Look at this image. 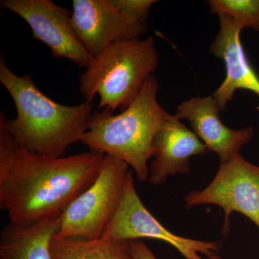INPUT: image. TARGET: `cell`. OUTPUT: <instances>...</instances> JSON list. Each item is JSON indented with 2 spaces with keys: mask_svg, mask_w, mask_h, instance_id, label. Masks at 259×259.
I'll return each instance as SVG.
<instances>
[{
  "mask_svg": "<svg viewBox=\"0 0 259 259\" xmlns=\"http://www.w3.org/2000/svg\"><path fill=\"white\" fill-rule=\"evenodd\" d=\"M0 112V207L15 224L60 218L99 176L105 155L53 157L20 147Z\"/></svg>",
  "mask_w": 259,
  "mask_h": 259,
  "instance_id": "cell-1",
  "label": "cell"
},
{
  "mask_svg": "<svg viewBox=\"0 0 259 259\" xmlns=\"http://www.w3.org/2000/svg\"><path fill=\"white\" fill-rule=\"evenodd\" d=\"M0 81L11 95L17 116L6 125L15 142L31 152L62 157L71 145L81 142L93 117V102L66 106L51 100L32 75L18 76L0 59Z\"/></svg>",
  "mask_w": 259,
  "mask_h": 259,
  "instance_id": "cell-2",
  "label": "cell"
},
{
  "mask_svg": "<svg viewBox=\"0 0 259 259\" xmlns=\"http://www.w3.org/2000/svg\"><path fill=\"white\" fill-rule=\"evenodd\" d=\"M158 90L159 83L152 75L134 101L118 115L97 110L81 141L90 151L125 162L142 182L149 178L148 162L153 158V142L168 114L158 103Z\"/></svg>",
  "mask_w": 259,
  "mask_h": 259,
  "instance_id": "cell-3",
  "label": "cell"
},
{
  "mask_svg": "<svg viewBox=\"0 0 259 259\" xmlns=\"http://www.w3.org/2000/svg\"><path fill=\"white\" fill-rule=\"evenodd\" d=\"M158 61L152 36L117 42L93 58L80 77V93L89 102L100 96L97 110L123 111L157 69Z\"/></svg>",
  "mask_w": 259,
  "mask_h": 259,
  "instance_id": "cell-4",
  "label": "cell"
},
{
  "mask_svg": "<svg viewBox=\"0 0 259 259\" xmlns=\"http://www.w3.org/2000/svg\"><path fill=\"white\" fill-rule=\"evenodd\" d=\"M130 166L105 156L93 185L71 202L61 217L57 238H101L122 199Z\"/></svg>",
  "mask_w": 259,
  "mask_h": 259,
  "instance_id": "cell-5",
  "label": "cell"
},
{
  "mask_svg": "<svg viewBox=\"0 0 259 259\" xmlns=\"http://www.w3.org/2000/svg\"><path fill=\"white\" fill-rule=\"evenodd\" d=\"M102 237L127 242L144 238L166 242L177 248L186 259H204L199 254L212 256L220 248L216 242L177 236L165 228L145 207L135 187L131 171L120 204Z\"/></svg>",
  "mask_w": 259,
  "mask_h": 259,
  "instance_id": "cell-6",
  "label": "cell"
},
{
  "mask_svg": "<svg viewBox=\"0 0 259 259\" xmlns=\"http://www.w3.org/2000/svg\"><path fill=\"white\" fill-rule=\"evenodd\" d=\"M185 201L187 208L203 204L221 207L225 212L224 234L229 231L233 212L244 214L259 228V166L241 155L221 163L212 182L203 190L187 194Z\"/></svg>",
  "mask_w": 259,
  "mask_h": 259,
  "instance_id": "cell-7",
  "label": "cell"
},
{
  "mask_svg": "<svg viewBox=\"0 0 259 259\" xmlns=\"http://www.w3.org/2000/svg\"><path fill=\"white\" fill-rule=\"evenodd\" d=\"M0 6L23 19L31 28L32 37L51 49L55 58H63L85 69L93 57L75 33L71 12L51 0H2Z\"/></svg>",
  "mask_w": 259,
  "mask_h": 259,
  "instance_id": "cell-8",
  "label": "cell"
},
{
  "mask_svg": "<svg viewBox=\"0 0 259 259\" xmlns=\"http://www.w3.org/2000/svg\"><path fill=\"white\" fill-rule=\"evenodd\" d=\"M71 23L75 33L93 58L117 42L141 38L146 24L135 21L112 0H73Z\"/></svg>",
  "mask_w": 259,
  "mask_h": 259,
  "instance_id": "cell-9",
  "label": "cell"
},
{
  "mask_svg": "<svg viewBox=\"0 0 259 259\" xmlns=\"http://www.w3.org/2000/svg\"><path fill=\"white\" fill-rule=\"evenodd\" d=\"M220 110L212 95L192 97L177 107L175 117L187 120L208 151L218 155L221 163L241 155L242 148L253 139L251 126L240 130L227 127L220 118Z\"/></svg>",
  "mask_w": 259,
  "mask_h": 259,
  "instance_id": "cell-10",
  "label": "cell"
},
{
  "mask_svg": "<svg viewBox=\"0 0 259 259\" xmlns=\"http://www.w3.org/2000/svg\"><path fill=\"white\" fill-rule=\"evenodd\" d=\"M218 18L220 30L211 44L210 52L224 61L226 75L212 95L221 112H225L237 90H248L259 97V77L243 49L242 29L227 15H220Z\"/></svg>",
  "mask_w": 259,
  "mask_h": 259,
  "instance_id": "cell-11",
  "label": "cell"
},
{
  "mask_svg": "<svg viewBox=\"0 0 259 259\" xmlns=\"http://www.w3.org/2000/svg\"><path fill=\"white\" fill-rule=\"evenodd\" d=\"M207 151L205 145L193 131L168 113L153 142L150 182L153 185H161L169 176L188 173L191 158L205 154Z\"/></svg>",
  "mask_w": 259,
  "mask_h": 259,
  "instance_id": "cell-12",
  "label": "cell"
},
{
  "mask_svg": "<svg viewBox=\"0 0 259 259\" xmlns=\"http://www.w3.org/2000/svg\"><path fill=\"white\" fill-rule=\"evenodd\" d=\"M61 217L32 223H9L2 230L0 259H51L50 244Z\"/></svg>",
  "mask_w": 259,
  "mask_h": 259,
  "instance_id": "cell-13",
  "label": "cell"
},
{
  "mask_svg": "<svg viewBox=\"0 0 259 259\" xmlns=\"http://www.w3.org/2000/svg\"><path fill=\"white\" fill-rule=\"evenodd\" d=\"M51 259H133L128 242L101 238H52L50 244Z\"/></svg>",
  "mask_w": 259,
  "mask_h": 259,
  "instance_id": "cell-14",
  "label": "cell"
},
{
  "mask_svg": "<svg viewBox=\"0 0 259 259\" xmlns=\"http://www.w3.org/2000/svg\"><path fill=\"white\" fill-rule=\"evenodd\" d=\"M210 13L230 17L242 30L259 32V0H210Z\"/></svg>",
  "mask_w": 259,
  "mask_h": 259,
  "instance_id": "cell-15",
  "label": "cell"
},
{
  "mask_svg": "<svg viewBox=\"0 0 259 259\" xmlns=\"http://www.w3.org/2000/svg\"><path fill=\"white\" fill-rule=\"evenodd\" d=\"M117 8L131 19L141 24H146L150 11L156 0H112Z\"/></svg>",
  "mask_w": 259,
  "mask_h": 259,
  "instance_id": "cell-16",
  "label": "cell"
},
{
  "mask_svg": "<svg viewBox=\"0 0 259 259\" xmlns=\"http://www.w3.org/2000/svg\"><path fill=\"white\" fill-rule=\"evenodd\" d=\"M130 253L133 259H157L151 248L139 240L128 241Z\"/></svg>",
  "mask_w": 259,
  "mask_h": 259,
  "instance_id": "cell-17",
  "label": "cell"
},
{
  "mask_svg": "<svg viewBox=\"0 0 259 259\" xmlns=\"http://www.w3.org/2000/svg\"><path fill=\"white\" fill-rule=\"evenodd\" d=\"M204 259H221V258H220V257L218 256V255H212V256L207 257V258H204Z\"/></svg>",
  "mask_w": 259,
  "mask_h": 259,
  "instance_id": "cell-18",
  "label": "cell"
}]
</instances>
